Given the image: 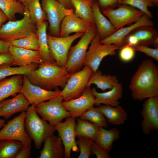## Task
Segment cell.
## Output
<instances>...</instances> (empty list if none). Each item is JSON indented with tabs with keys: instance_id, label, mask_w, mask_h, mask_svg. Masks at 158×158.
<instances>
[{
	"instance_id": "obj_1",
	"label": "cell",
	"mask_w": 158,
	"mask_h": 158,
	"mask_svg": "<svg viewBox=\"0 0 158 158\" xmlns=\"http://www.w3.org/2000/svg\"><path fill=\"white\" fill-rule=\"evenodd\" d=\"M129 88L134 100L158 96V68L151 60L142 61L131 78Z\"/></svg>"
},
{
	"instance_id": "obj_2",
	"label": "cell",
	"mask_w": 158,
	"mask_h": 158,
	"mask_svg": "<svg viewBox=\"0 0 158 158\" xmlns=\"http://www.w3.org/2000/svg\"><path fill=\"white\" fill-rule=\"evenodd\" d=\"M71 74L56 62H42L26 75L32 84L47 90L64 87Z\"/></svg>"
},
{
	"instance_id": "obj_3",
	"label": "cell",
	"mask_w": 158,
	"mask_h": 158,
	"mask_svg": "<svg viewBox=\"0 0 158 158\" xmlns=\"http://www.w3.org/2000/svg\"><path fill=\"white\" fill-rule=\"evenodd\" d=\"M36 106L31 105L26 111L24 121L25 131L34 142L37 149H40L44 140L54 135V126L47 121L41 118L36 112Z\"/></svg>"
},
{
	"instance_id": "obj_4",
	"label": "cell",
	"mask_w": 158,
	"mask_h": 158,
	"mask_svg": "<svg viewBox=\"0 0 158 158\" xmlns=\"http://www.w3.org/2000/svg\"><path fill=\"white\" fill-rule=\"evenodd\" d=\"M97 32L95 25H94L84 34L76 44L71 47L66 67L70 74L80 70L84 66L88 46Z\"/></svg>"
},
{
	"instance_id": "obj_5",
	"label": "cell",
	"mask_w": 158,
	"mask_h": 158,
	"mask_svg": "<svg viewBox=\"0 0 158 158\" xmlns=\"http://www.w3.org/2000/svg\"><path fill=\"white\" fill-rule=\"evenodd\" d=\"M23 17L18 20L9 21L0 29V39L11 42L25 37L37 30L35 25L31 22L27 4Z\"/></svg>"
},
{
	"instance_id": "obj_6",
	"label": "cell",
	"mask_w": 158,
	"mask_h": 158,
	"mask_svg": "<svg viewBox=\"0 0 158 158\" xmlns=\"http://www.w3.org/2000/svg\"><path fill=\"white\" fill-rule=\"evenodd\" d=\"M98 34L92 40L87 51L84 66H87L95 72L98 70L103 59L106 56L116 54V50L121 47L115 44H102Z\"/></svg>"
},
{
	"instance_id": "obj_7",
	"label": "cell",
	"mask_w": 158,
	"mask_h": 158,
	"mask_svg": "<svg viewBox=\"0 0 158 158\" xmlns=\"http://www.w3.org/2000/svg\"><path fill=\"white\" fill-rule=\"evenodd\" d=\"M42 8L49 24V35L59 36L61 22L66 16L74 12L73 9L67 8L58 0H41Z\"/></svg>"
},
{
	"instance_id": "obj_8",
	"label": "cell",
	"mask_w": 158,
	"mask_h": 158,
	"mask_svg": "<svg viewBox=\"0 0 158 158\" xmlns=\"http://www.w3.org/2000/svg\"><path fill=\"white\" fill-rule=\"evenodd\" d=\"M94 72L87 66L72 74L59 95L64 101L79 97L87 86V84Z\"/></svg>"
},
{
	"instance_id": "obj_9",
	"label": "cell",
	"mask_w": 158,
	"mask_h": 158,
	"mask_svg": "<svg viewBox=\"0 0 158 158\" xmlns=\"http://www.w3.org/2000/svg\"><path fill=\"white\" fill-rule=\"evenodd\" d=\"M63 100L62 97L59 95L38 104L35 107V111L42 119L54 126L63 119L71 116L62 105Z\"/></svg>"
},
{
	"instance_id": "obj_10",
	"label": "cell",
	"mask_w": 158,
	"mask_h": 158,
	"mask_svg": "<svg viewBox=\"0 0 158 158\" xmlns=\"http://www.w3.org/2000/svg\"><path fill=\"white\" fill-rule=\"evenodd\" d=\"M84 33H76L73 35L65 37H56L47 34L50 54L58 65L66 68L68 54L72 44Z\"/></svg>"
},
{
	"instance_id": "obj_11",
	"label": "cell",
	"mask_w": 158,
	"mask_h": 158,
	"mask_svg": "<svg viewBox=\"0 0 158 158\" xmlns=\"http://www.w3.org/2000/svg\"><path fill=\"white\" fill-rule=\"evenodd\" d=\"M102 12L116 30L137 22L144 14L138 9L124 4H120L117 8L104 10Z\"/></svg>"
},
{
	"instance_id": "obj_12",
	"label": "cell",
	"mask_w": 158,
	"mask_h": 158,
	"mask_svg": "<svg viewBox=\"0 0 158 158\" xmlns=\"http://www.w3.org/2000/svg\"><path fill=\"white\" fill-rule=\"evenodd\" d=\"M25 111H23L5 124L0 130V140H18L24 146L31 144L32 140L27 134L25 128Z\"/></svg>"
},
{
	"instance_id": "obj_13",
	"label": "cell",
	"mask_w": 158,
	"mask_h": 158,
	"mask_svg": "<svg viewBox=\"0 0 158 158\" xmlns=\"http://www.w3.org/2000/svg\"><path fill=\"white\" fill-rule=\"evenodd\" d=\"M76 124V118L70 116L66 118L64 122L61 121L54 126L64 146L65 158H71V150L76 152L79 151L75 139Z\"/></svg>"
},
{
	"instance_id": "obj_14",
	"label": "cell",
	"mask_w": 158,
	"mask_h": 158,
	"mask_svg": "<svg viewBox=\"0 0 158 158\" xmlns=\"http://www.w3.org/2000/svg\"><path fill=\"white\" fill-rule=\"evenodd\" d=\"M21 92L30 104L36 106L40 103L49 100L60 95L61 91L58 88L49 90L32 84L26 75H23Z\"/></svg>"
},
{
	"instance_id": "obj_15",
	"label": "cell",
	"mask_w": 158,
	"mask_h": 158,
	"mask_svg": "<svg viewBox=\"0 0 158 158\" xmlns=\"http://www.w3.org/2000/svg\"><path fill=\"white\" fill-rule=\"evenodd\" d=\"M143 119L141 123L142 130L147 135L153 130H158V96L147 98L141 111Z\"/></svg>"
},
{
	"instance_id": "obj_16",
	"label": "cell",
	"mask_w": 158,
	"mask_h": 158,
	"mask_svg": "<svg viewBox=\"0 0 158 158\" xmlns=\"http://www.w3.org/2000/svg\"><path fill=\"white\" fill-rule=\"evenodd\" d=\"M95 103V97L90 86H87L79 97L62 102L63 105L69 112L71 116L76 118L93 107Z\"/></svg>"
},
{
	"instance_id": "obj_17",
	"label": "cell",
	"mask_w": 158,
	"mask_h": 158,
	"mask_svg": "<svg viewBox=\"0 0 158 158\" xmlns=\"http://www.w3.org/2000/svg\"><path fill=\"white\" fill-rule=\"evenodd\" d=\"M157 38L158 32L153 26H142L135 28L127 35L123 44L132 47L138 45L148 46L153 45Z\"/></svg>"
},
{
	"instance_id": "obj_18",
	"label": "cell",
	"mask_w": 158,
	"mask_h": 158,
	"mask_svg": "<svg viewBox=\"0 0 158 158\" xmlns=\"http://www.w3.org/2000/svg\"><path fill=\"white\" fill-rule=\"evenodd\" d=\"M95 25L79 17L74 12L66 16L63 20L59 36H68L73 32L85 33Z\"/></svg>"
},
{
	"instance_id": "obj_19",
	"label": "cell",
	"mask_w": 158,
	"mask_h": 158,
	"mask_svg": "<svg viewBox=\"0 0 158 158\" xmlns=\"http://www.w3.org/2000/svg\"><path fill=\"white\" fill-rule=\"evenodd\" d=\"M8 52L12 55L13 60L10 65L24 66L34 63L40 64L43 62L39 51L27 49L11 45Z\"/></svg>"
},
{
	"instance_id": "obj_20",
	"label": "cell",
	"mask_w": 158,
	"mask_h": 158,
	"mask_svg": "<svg viewBox=\"0 0 158 158\" xmlns=\"http://www.w3.org/2000/svg\"><path fill=\"white\" fill-rule=\"evenodd\" d=\"M151 19L144 14L137 22L128 27H123L117 30L109 37L100 40L102 44H115L121 47L125 37L135 28L142 26H153Z\"/></svg>"
},
{
	"instance_id": "obj_21",
	"label": "cell",
	"mask_w": 158,
	"mask_h": 158,
	"mask_svg": "<svg viewBox=\"0 0 158 158\" xmlns=\"http://www.w3.org/2000/svg\"><path fill=\"white\" fill-rule=\"evenodd\" d=\"M0 108V116L5 120L15 114L26 111L30 104L21 92L13 98L4 100Z\"/></svg>"
},
{
	"instance_id": "obj_22",
	"label": "cell",
	"mask_w": 158,
	"mask_h": 158,
	"mask_svg": "<svg viewBox=\"0 0 158 158\" xmlns=\"http://www.w3.org/2000/svg\"><path fill=\"white\" fill-rule=\"evenodd\" d=\"M123 89L122 84L119 83L110 90L104 92H99L93 87L91 91L95 97V105L101 104L112 107L119 105V100L122 97Z\"/></svg>"
},
{
	"instance_id": "obj_23",
	"label": "cell",
	"mask_w": 158,
	"mask_h": 158,
	"mask_svg": "<svg viewBox=\"0 0 158 158\" xmlns=\"http://www.w3.org/2000/svg\"><path fill=\"white\" fill-rule=\"evenodd\" d=\"M92 7L95 25L100 40L109 37L116 30L111 22L101 12L96 1H93Z\"/></svg>"
},
{
	"instance_id": "obj_24",
	"label": "cell",
	"mask_w": 158,
	"mask_h": 158,
	"mask_svg": "<svg viewBox=\"0 0 158 158\" xmlns=\"http://www.w3.org/2000/svg\"><path fill=\"white\" fill-rule=\"evenodd\" d=\"M44 145L40 152L38 158H62L64 150L62 141L58 136L54 135L47 137L44 141Z\"/></svg>"
},
{
	"instance_id": "obj_25",
	"label": "cell",
	"mask_w": 158,
	"mask_h": 158,
	"mask_svg": "<svg viewBox=\"0 0 158 158\" xmlns=\"http://www.w3.org/2000/svg\"><path fill=\"white\" fill-rule=\"evenodd\" d=\"M23 82V75H13L0 81V102L21 92Z\"/></svg>"
},
{
	"instance_id": "obj_26",
	"label": "cell",
	"mask_w": 158,
	"mask_h": 158,
	"mask_svg": "<svg viewBox=\"0 0 158 158\" xmlns=\"http://www.w3.org/2000/svg\"><path fill=\"white\" fill-rule=\"evenodd\" d=\"M97 108L103 114L108 123L119 125L124 123L127 120L128 114L121 106L112 107L108 105L99 106Z\"/></svg>"
},
{
	"instance_id": "obj_27",
	"label": "cell",
	"mask_w": 158,
	"mask_h": 158,
	"mask_svg": "<svg viewBox=\"0 0 158 158\" xmlns=\"http://www.w3.org/2000/svg\"><path fill=\"white\" fill-rule=\"evenodd\" d=\"M36 25L39 44V51L43 62H55L51 56L49 49L47 33L48 23L42 21L37 23Z\"/></svg>"
},
{
	"instance_id": "obj_28",
	"label": "cell",
	"mask_w": 158,
	"mask_h": 158,
	"mask_svg": "<svg viewBox=\"0 0 158 158\" xmlns=\"http://www.w3.org/2000/svg\"><path fill=\"white\" fill-rule=\"evenodd\" d=\"M120 132L116 128L106 130L100 127L94 142L109 153L113 148L114 141L120 138Z\"/></svg>"
},
{
	"instance_id": "obj_29",
	"label": "cell",
	"mask_w": 158,
	"mask_h": 158,
	"mask_svg": "<svg viewBox=\"0 0 158 158\" xmlns=\"http://www.w3.org/2000/svg\"><path fill=\"white\" fill-rule=\"evenodd\" d=\"M119 83L116 76L102 74L101 71L98 70L92 75L87 86L95 84L98 88L104 91L107 89H111Z\"/></svg>"
},
{
	"instance_id": "obj_30",
	"label": "cell",
	"mask_w": 158,
	"mask_h": 158,
	"mask_svg": "<svg viewBox=\"0 0 158 158\" xmlns=\"http://www.w3.org/2000/svg\"><path fill=\"white\" fill-rule=\"evenodd\" d=\"M93 0H69L75 9L74 13L77 16L92 24L95 25L92 7Z\"/></svg>"
},
{
	"instance_id": "obj_31",
	"label": "cell",
	"mask_w": 158,
	"mask_h": 158,
	"mask_svg": "<svg viewBox=\"0 0 158 158\" xmlns=\"http://www.w3.org/2000/svg\"><path fill=\"white\" fill-rule=\"evenodd\" d=\"M77 119L75 128L76 137H87L95 141L100 127L79 117L77 118Z\"/></svg>"
},
{
	"instance_id": "obj_32",
	"label": "cell",
	"mask_w": 158,
	"mask_h": 158,
	"mask_svg": "<svg viewBox=\"0 0 158 158\" xmlns=\"http://www.w3.org/2000/svg\"><path fill=\"white\" fill-rule=\"evenodd\" d=\"M39 64L33 63L24 66L12 67L9 64L0 65V81L7 77L16 75H27L38 67Z\"/></svg>"
},
{
	"instance_id": "obj_33",
	"label": "cell",
	"mask_w": 158,
	"mask_h": 158,
	"mask_svg": "<svg viewBox=\"0 0 158 158\" xmlns=\"http://www.w3.org/2000/svg\"><path fill=\"white\" fill-rule=\"evenodd\" d=\"M0 8L6 15L9 21L16 20V14L23 15L25 11L23 4L14 0H0Z\"/></svg>"
},
{
	"instance_id": "obj_34",
	"label": "cell",
	"mask_w": 158,
	"mask_h": 158,
	"mask_svg": "<svg viewBox=\"0 0 158 158\" xmlns=\"http://www.w3.org/2000/svg\"><path fill=\"white\" fill-rule=\"evenodd\" d=\"M23 146L18 140H0V158H15Z\"/></svg>"
},
{
	"instance_id": "obj_35",
	"label": "cell",
	"mask_w": 158,
	"mask_h": 158,
	"mask_svg": "<svg viewBox=\"0 0 158 158\" xmlns=\"http://www.w3.org/2000/svg\"><path fill=\"white\" fill-rule=\"evenodd\" d=\"M79 117L81 119L89 121L99 127L105 128L108 125L107 119L97 107L91 108Z\"/></svg>"
},
{
	"instance_id": "obj_36",
	"label": "cell",
	"mask_w": 158,
	"mask_h": 158,
	"mask_svg": "<svg viewBox=\"0 0 158 158\" xmlns=\"http://www.w3.org/2000/svg\"><path fill=\"white\" fill-rule=\"evenodd\" d=\"M31 21L34 24L47 19L43 10L40 0H29L27 4Z\"/></svg>"
},
{
	"instance_id": "obj_37",
	"label": "cell",
	"mask_w": 158,
	"mask_h": 158,
	"mask_svg": "<svg viewBox=\"0 0 158 158\" xmlns=\"http://www.w3.org/2000/svg\"><path fill=\"white\" fill-rule=\"evenodd\" d=\"M11 45L27 49L39 51V44L36 32L22 38L11 42Z\"/></svg>"
},
{
	"instance_id": "obj_38",
	"label": "cell",
	"mask_w": 158,
	"mask_h": 158,
	"mask_svg": "<svg viewBox=\"0 0 158 158\" xmlns=\"http://www.w3.org/2000/svg\"><path fill=\"white\" fill-rule=\"evenodd\" d=\"M76 141L80 152L78 158H89L92 154V146L94 141L85 137H79Z\"/></svg>"
},
{
	"instance_id": "obj_39",
	"label": "cell",
	"mask_w": 158,
	"mask_h": 158,
	"mask_svg": "<svg viewBox=\"0 0 158 158\" xmlns=\"http://www.w3.org/2000/svg\"><path fill=\"white\" fill-rule=\"evenodd\" d=\"M127 5L142 11L150 19L152 17V15L148 9L149 7L154 6L153 4L149 0H122L120 4Z\"/></svg>"
},
{
	"instance_id": "obj_40",
	"label": "cell",
	"mask_w": 158,
	"mask_h": 158,
	"mask_svg": "<svg viewBox=\"0 0 158 158\" xmlns=\"http://www.w3.org/2000/svg\"><path fill=\"white\" fill-rule=\"evenodd\" d=\"M120 49L119 57L122 61L127 63L133 59L136 51L133 47L126 44L123 46Z\"/></svg>"
},
{
	"instance_id": "obj_41",
	"label": "cell",
	"mask_w": 158,
	"mask_h": 158,
	"mask_svg": "<svg viewBox=\"0 0 158 158\" xmlns=\"http://www.w3.org/2000/svg\"><path fill=\"white\" fill-rule=\"evenodd\" d=\"M135 51L142 52L157 61H158V48H152L148 46L138 45L133 47Z\"/></svg>"
},
{
	"instance_id": "obj_42",
	"label": "cell",
	"mask_w": 158,
	"mask_h": 158,
	"mask_svg": "<svg viewBox=\"0 0 158 158\" xmlns=\"http://www.w3.org/2000/svg\"><path fill=\"white\" fill-rule=\"evenodd\" d=\"M122 0H97L99 7L104 10L117 8Z\"/></svg>"
},
{
	"instance_id": "obj_43",
	"label": "cell",
	"mask_w": 158,
	"mask_h": 158,
	"mask_svg": "<svg viewBox=\"0 0 158 158\" xmlns=\"http://www.w3.org/2000/svg\"><path fill=\"white\" fill-rule=\"evenodd\" d=\"M92 153L94 154L97 158H109L110 156L95 142L92 146Z\"/></svg>"
},
{
	"instance_id": "obj_44",
	"label": "cell",
	"mask_w": 158,
	"mask_h": 158,
	"mask_svg": "<svg viewBox=\"0 0 158 158\" xmlns=\"http://www.w3.org/2000/svg\"><path fill=\"white\" fill-rule=\"evenodd\" d=\"M31 144L24 146L18 152L15 158H29L31 155Z\"/></svg>"
},
{
	"instance_id": "obj_45",
	"label": "cell",
	"mask_w": 158,
	"mask_h": 158,
	"mask_svg": "<svg viewBox=\"0 0 158 158\" xmlns=\"http://www.w3.org/2000/svg\"><path fill=\"white\" fill-rule=\"evenodd\" d=\"M13 60L12 55L9 52L0 54V65L5 63L11 64Z\"/></svg>"
},
{
	"instance_id": "obj_46",
	"label": "cell",
	"mask_w": 158,
	"mask_h": 158,
	"mask_svg": "<svg viewBox=\"0 0 158 158\" xmlns=\"http://www.w3.org/2000/svg\"><path fill=\"white\" fill-rule=\"evenodd\" d=\"M11 45V42L5 41L0 39V54L9 52V48Z\"/></svg>"
},
{
	"instance_id": "obj_47",
	"label": "cell",
	"mask_w": 158,
	"mask_h": 158,
	"mask_svg": "<svg viewBox=\"0 0 158 158\" xmlns=\"http://www.w3.org/2000/svg\"><path fill=\"white\" fill-rule=\"evenodd\" d=\"M8 18L5 13L0 8V29L3 24L6 22Z\"/></svg>"
},
{
	"instance_id": "obj_48",
	"label": "cell",
	"mask_w": 158,
	"mask_h": 158,
	"mask_svg": "<svg viewBox=\"0 0 158 158\" xmlns=\"http://www.w3.org/2000/svg\"><path fill=\"white\" fill-rule=\"evenodd\" d=\"M67 8L73 9V6L69 0H58Z\"/></svg>"
},
{
	"instance_id": "obj_49",
	"label": "cell",
	"mask_w": 158,
	"mask_h": 158,
	"mask_svg": "<svg viewBox=\"0 0 158 158\" xmlns=\"http://www.w3.org/2000/svg\"><path fill=\"white\" fill-rule=\"evenodd\" d=\"M5 119L0 118V129L4 126L5 124Z\"/></svg>"
},
{
	"instance_id": "obj_50",
	"label": "cell",
	"mask_w": 158,
	"mask_h": 158,
	"mask_svg": "<svg viewBox=\"0 0 158 158\" xmlns=\"http://www.w3.org/2000/svg\"><path fill=\"white\" fill-rule=\"evenodd\" d=\"M151 1L154 5L157 6L158 4V0H149Z\"/></svg>"
},
{
	"instance_id": "obj_51",
	"label": "cell",
	"mask_w": 158,
	"mask_h": 158,
	"mask_svg": "<svg viewBox=\"0 0 158 158\" xmlns=\"http://www.w3.org/2000/svg\"><path fill=\"white\" fill-rule=\"evenodd\" d=\"M29 0H18L17 1L23 4H27Z\"/></svg>"
},
{
	"instance_id": "obj_52",
	"label": "cell",
	"mask_w": 158,
	"mask_h": 158,
	"mask_svg": "<svg viewBox=\"0 0 158 158\" xmlns=\"http://www.w3.org/2000/svg\"><path fill=\"white\" fill-rule=\"evenodd\" d=\"M3 100L0 102V108L1 107V106L3 104Z\"/></svg>"
},
{
	"instance_id": "obj_53",
	"label": "cell",
	"mask_w": 158,
	"mask_h": 158,
	"mask_svg": "<svg viewBox=\"0 0 158 158\" xmlns=\"http://www.w3.org/2000/svg\"><path fill=\"white\" fill-rule=\"evenodd\" d=\"M14 0L17 1L18 0Z\"/></svg>"
},
{
	"instance_id": "obj_54",
	"label": "cell",
	"mask_w": 158,
	"mask_h": 158,
	"mask_svg": "<svg viewBox=\"0 0 158 158\" xmlns=\"http://www.w3.org/2000/svg\"></svg>"
}]
</instances>
